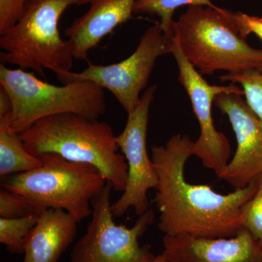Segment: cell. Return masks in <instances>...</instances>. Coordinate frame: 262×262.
<instances>
[{"label":"cell","mask_w":262,"mask_h":262,"mask_svg":"<svg viewBox=\"0 0 262 262\" xmlns=\"http://www.w3.org/2000/svg\"><path fill=\"white\" fill-rule=\"evenodd\" d=\"M39 215L20 218H0V243L6 246L8 252L24 253L26 239L37 225Z\"/></svg>","instance_id":"17"},{"label":"cell","mask_w":262,"mask_h":262,"mask_svg":"<svg viewBox=\"0 0 262 262\" xmlns=\"http://www.w3.org/2000/svg\"><path fill=\"white\" fill-rule=\"evenodd\" d=\"M37 158L41 166L2 179V187L23 196L39 215L51 208L63 210L78 223L91 215V201L107 182L101 172L53 153Z\"/></svg>","instance_id":"5"},{"label":"cell","mask_w":262,"mask_h":262,"mask_svg":"<svg viewBox=\"0 0 262 262\" xmlns=\"http://www.w3.org/2000/svg\"><path fill=\"white\" fill-rule=\"evenodd\" d=\"M184 5L220 8L211 0H137L134 13L157 15L165 37L171 42L173 14L177 8Z\"/></svg>","instance_id":"16"},{"label":"cell","mask_w":262,"mask_h":262,"mask_svg":"<svg viewBox=\"0 0 262 262\" xmlns=\"http://www.w3.org/2000/svg\"><path fill=\"white\" fill-rule=\"evenodd\" d=\"M12 113L10 96L3 88L0 87V117Z\"/></svg>","instance_id":"23"},{"label":"cell","mask_w":262,"mask_h":262,"mask_svg":"<svg viewBox=\"0 0 262 262\" xmlns=\"http://www.w3.org/2000/svg\"><path fill=\"white\" fill-rule=\"evenodd\" d=\"M170 53L179 69V81L189 96L193 112L200 125V136L194 141L193 155L201 160L203 166L215 172L217 177L228 165L231 146L227 136L215 129L212 105L218 95L228 93L244 96L241 88L232 83L227 86L211 85L183 54L177 40L171 39Z\"/></svg>","instance_id":"10"},{"label":"cell","mask_w":262,"mask_h":262,"mask_svg":"<svg viewBox=\"0 0 262 262\" xmlns=\"http://www.w3.org/2000/svg\"><path fill=\"white\" fill-rule=\"evenodd\" d=\"M19 134L34 156L53 153L70 161L94 165L115 192L125 190L127 163L119 152L113 127L106 122L77 114H59L38 120Z\"/></svg>","instance_id":"2"},{"label":"cell","mask_w":262,"mask_h":262,"mask_svg":"<svg viewBox=\"0 0 262 262\" xmlns=\"http://www.w3.org/2000/svg\"><path fill=\"white\" fill-rule=\"evenodd\" d=\"M214 103L228 117L237 141L233 158L218 177L235 189H243L262 175V120L241 95L220 94Z\"/></svg>","instance_id":"11"},{"label":"cell","mask_w":262,"mask_h":262,"mask_svg":"<svg viewBox=\"0 0 262 262\" xmlns=\"http://www.w3.org/2000/svg\"><path fill=\"white\" fill-rule=\"evenodd\" d=\"M170 53V42L157 22L143 34L135 51L125 59L108 65L89 63L82 72H61L56 75L62 84L89 81L115 96L127 114L140 99L141 91L149 82L157 60Z\"/></svg>","instance_id":"8"},{"label":"cell","mask_w":262,"mask_h":262,"mask_svg":"<svg viewBox=\"0 0 262 262\" xmlns=\"http://www.w3.org/2000/svg\"><path fill=\"white\" fill-rule=\"evenodd\" d=\"M12 113L0 117V177L29 171L41 166L40 158L26 147L20 134L11 128Z\"/></svg>","instance_id":"15"},{"label":"cell","mask_w":262,"mask_h":262,"mask_svg":"<svg viewBox=\"0 0 262 262\" xmlns=\"http://www.w3.org/2000/svg\"><path fill=\"white\" fill-rule=\"evenodd\" d=\"M28 2L29 0H0V34L18 21Z\"/></svg>","instance_id":"21"},{"label":"cell","mask_w":262,"mask_h":262,"mask_svg":"<svg viewBox=\"0 0 262 262\" xmlns=\"http://www.w3.org/2000/svg\"><path fill=\"white\" fill-rule=\"evenodd\" d=\"M163 243L168 262H262V243L244 227L232 237L165 235Z\"/></svg>","instance_id":"12"},{"label":"cell","mask_w":262,"mask_h":262,"mask_svg":"<svg viewBox=\"0 0 262 262\" xmlns=\"http://www.w3.org/2000/svg\"><path fill=\"white\" fill-rule=\"evenodd\" d=\"M153 262H168V261L166 259V258L163 256V253H161V254L156 256Z\"/></svg>","instance_id":"24"},{"label":"cell","mask_w":262,"mask_h":262,"mask_svg":"<svg viewBox=\"0 0 262 262\" xmlns=\"http://www.w3.org/2000/svg\"><path fill=\"white\" fill-rule=\"evenodd\" d=\"M222 81H230L241 86L246 103L262 120V71H251L238 74H225Z\"/></svg>","instance_id":"18"},{"label":"cell","mask_w":262,"mask_h":262,"mask_svg":"<svg viewBox=\"0 0 262 262\" xmlns=\"http://www.w3.org/2000/svg\"><path fill=\"white\" fill-rule=\"evenodd\" d=\"M194 141L176 134L166 144L151 149L158 185L154 201L159 211L158 228L165 235L222 238L242 228L241 208L257 189L258 180L222 194L209 185L192 184L184 177Z\"/></svg>","instance_id":"1"},{"label":"cell","mask_w":262,"mask_h":262,"mask_svg":"<svg viewBox=\"0 0 262 262\" xmlns=\"http://www.w3.org/2000/svg\"><path fill=\"white\" fill-rule=\"evenodd\" d=\"M241 219L242 227L262 243V175L256 192L241 208Z\"/></svg>","instance_id":"19"},{"label":"cell","mask_w":262,"mask_h":262,"mask_svg":"<svg viewBox=\"0 0 262 262\" xmlns=\"http://www.w3.org/2000/svg\"><path fill=\"white\" fill-rule=\"evenodd\" d=\"M231 18L239 34L245 39L250 34H253L262 41V16L248 15L241 12H231Z\"/></svg>","instance_id":"22"},{"label":"cell","mask_w":262,"mask_h":262,"mask_svg":"<svg viewBox=\"0 0 262 262\" xmlns=\"http://www.w3.org/2000/svg\"><path fill=\"white\" fill-rule=\"evenodd\" d=\"M89 0H29L18 21L0 34V60L3 64L31 70L42 78L46 70L55 75L70 72L74 64L70 41L61 37L60 18L73 5Z\"/></svg>","instance_id":"4"},{"label":"cell","mask_w":262,"mask_h":262,"mask_svg":"<svg viewBox=\"0 0 262 262\" xmlns=\"http://www.w3.org/2000/svg\"><path fill=\"white\" fill-rule=\"evenodd\" d=\"M137 0H89V10L66 29L75 60L87 59L89 52L132 16Z\"/></svg>","instance_id":"13"},{"label":"cell","mask_w":262,"mask_h":262,"mask_svg":"<svg viewBox=\"0 0 262 262\" xmlns=\"http://www.w3.org/2000/svg\"><path fill=\"white\" fill-rule=\"evenodd\" d=\"M157 85L146 90L131 113L127 114L125 128L116 141L127 163L126 187L122 195L112 204L114 216L120 217L133 207L140 216L149 209L147 192L158 185V175L154 163L146 149V136L149 112Z\"/></svg>","instance_id":"9"},{"label":"cell","mask_w":262,"mask_h":262,"mask_svg":"<svg viewBox=\"0 0 262 262\" xmlns=\"http://www.w3.org/2000/svg\"><path fill=\"white\" fill-rule=\"evenodd\" d=\"M0 87L10 96L11 128L18 134L51 115L72 113L98 120L106 111L104 89L89 81L55 85L1 63Z\"/></svg>","instance_id":"6"},{"label":"cell","mask_w":262,"mask_h":262,"mask_svg":"<svg viewBox=\"0 0 262 262\" xmlns=\"http://www.w3.org/2000/svg\"><path fill=\"white\" fill-rule=\"evenodd\" d=\"M113 185L106 182L91 201L92 214L85 233L72 248L69 262H153L151 246H141L139 239L154 222L149 208L131 228L117 225L111 209Z\"/></svg>","instance_id":"7"},{"label":"cell","mask_w":262,"mask_h":262,"mask_svg":"<svg viewBox=\"0 0 262 262\" xmlns=\"http://www.w3.org/2000/svg\"><path fill=\"white\" fill-rule=\"evenodd\" d=\"M39 215L26 198L2 187L0 189V218L13 219Z\"/></svg>","instance_id":"20"},{"label":"cell","mask_w":262,"mask_h":262,"mask_svg":"<svg viewBox=\"0 0 262 262\" xmlns=\"http://www.w3.org/2000/svg\"><path fill=\"white\" fill-rule=\"evenodd\" d=\"M77 223L63 210L43 212L26 239L23 262H58L75 239Z\"/></svg>","instance_id":"14"},{"label":"cell","mask_w":262,"mask_h":262,"mask_svg":"<svg viewBox=\"0 0 262 262\" xmlns=\"http://www.w3.org/2000/svg\"><path fill=\"white\" fill-rule=\"evenodd\" d=\"M172 38L202 75L218 71L227 74L262 71V49L248 44L229 10L189 6L173 21Z\"/></svg>","instance_id":"3"}]
</instances>
